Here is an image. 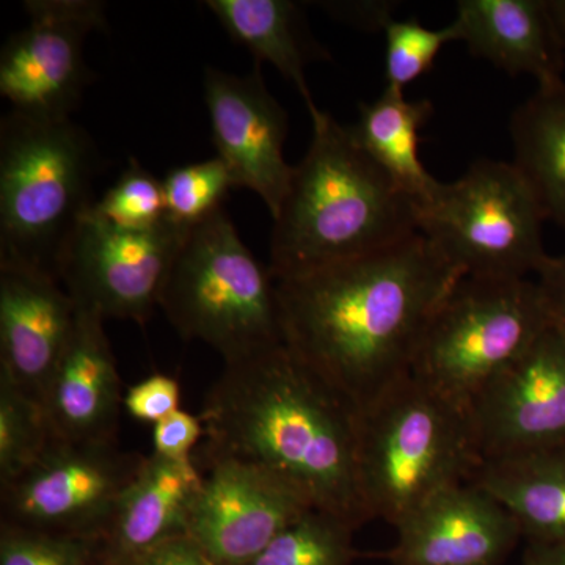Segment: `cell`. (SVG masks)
Instances as JSON below:
<instances>
[{
	"label": "cell",
	"mask_w": 565,
	"mask_h": 565,
	"mask_svg": "<svg viewBox=\"0 0 565 565\" xmlns=\"http://www.w3.org/2000/svg\"><path fill=\"white\" fill-rule=\"evenodd\" d=\"M523 565H565L563 546L530 544Z\"/></svg>",
	"instance_id": "e575fe53"
},
{
	"label": "cell",
	"mask_w": 565,
	"mask_h": 565,
	"mask_svg": "<svg viewBox=\"0 0 565 565\" xmlns=\"http://www.w3.org/2000/svg\"><path fill=\"white\" fill-rule=\"evenodd\" d=\"M539 289L544 297L550 318L557 329L565 332V253L548 256L537 273Z\"/></svg>",
	"instance_id": "836d02e7"
},
{
	"label": "cell",
	"mask_w": 565,
	"mask_h": 565,
	"mask_svg": "<svg viewBox=\"0 0 565 565\" xmlns=\"http://www.w3.org/2000/svg\"><path fill=\"white\" fill-rule=\"evenodd\" d=\"M548 7L565 47V0H548Z\"/></svg>",
	"instance_id": "d590c367"
},
{
	"label": "cell",
	"mask_w": 565,
	"mask_h": 565,
	"mask_svg": "<svg viewBox=\"0 0 565 565\" xmlns=\"http://www.w3.org/2000/svg\"><path fill=\"white\" fill-rule=\"evenodd\" d=\"M121 565H218L189 535L172 539Z\"/></svg>",
	"instance_id": "d6a6232c"
},
{
	"label": "cell",
	"mask_w": 565,
	"mask_h": 565,
	"mask_svg": "<svg viewBox=\"0 0 565 565\" xmlns=\"http://www.w3.org/2000/svg\"><path fill=\"white\" fill-rule=\"evenodd\" d=\"M203 475L195 460L147 456L122 493L99 545L106 565H121L172 539L188 535Z\"/></svg>",
	"instance_id": "ac0fdd59"
},
{
	"label": "cell",
	"mask_w": 565,
	"mask_h": 565,
	"mask_svg": "<svg viewBox=\"0 0 565 565\" xmlns=\"http://www.w3.org/2000/svg\"><path fill=\"white\" fill-rule=\"evenodd\" d=\"M392 2H322L321 7L330 17L348 22L364 31H384L393 20Z\"/></svg>",
	"instance_id": "1f68e13d"
},
{
	"label": "cell",
	"mask_w": 565,
	"mask_h": 565,
	"mask_svg": "<svg viewBox=\"0 0 565 565\" xmlns=\"http://www.w3.org/2000/svg\"><path fill=\"white\" fill-rule=\"evenodd\" d=\"M162 188L167 217L182 228H192L223 210V200L234 184L225 162L215 156L169 170Z\"/></svg>",
	"instance_id": "484cf974"
},
{
	"label": "cell",
	"mask_w": 565,
	"mask_h": 565,
	"mask_svg": "<svg viewBox=\"0 0 565 565\" xmlns=\"http://www.w3.org/2000/svg\"><path fill=\"white\" fill-rule=\"evenodd\" d=\"M544 210L512 162L479 159L418 207V232L473 278H527L548 255Z\"/></svg>",
	"instance_id": "ba28073f"
},
{
	"label": "cell",
	"mask_w": 565,
	"mask_h": 565,
	"mask_svg": "<svg viewBox=\"0 0 565 565\" xmlns=\"http://www.w3.org/2000/svg\"><path fill=\"white\" fill-rule=\"evenodd\" d=\"M470 414L414 375L360 414V482L373 519L396 527L434 494L473 481Z\"/></svg>",
	"instance_id": "5b68a950"
},
{
	"label": "cell",
	"mask_w": 565,
	"mask_h": 565,
	"mask_svg": "<svg viewBox=\"0 0 565 565\" xmlns=\"http://www.w3.org/2000/svg\"><path fill=\"white\" fill-rule=\"evenodd\" d=\"M207 10L237 44L252 52L256 65L270 63L300 93L311 121L323 110L313 102L305 68L330 61L311 35L300 3L292 0H207Z\"/></svg>",
	"instance_id": "ffe728a7"
},
{
	"label": "cell",
	"mask_w": 565,
	"mask_h": 565,
	"mask_svg": "<svg viewBox=\"0 0 565 565\" xmlns=\"http://www.w3.org/2000/svg\"><path fill=\"white\" fill-rule=\"evenodd\" d=\"M514 166L537 196L546 221L565 232V81L537 87L509 122Z\"/></svg>",
	"instance_id": "603a6c76"
},
{
	"label": "cell",
	"mask_w": 565,
	"mask_h": 565,
	"mask_svg": "<svg viewBox=\"0 0 565 565\" xmlns=\"http://www.w3.org/2000/svg\"><path fill=\"white\" fill-rule=\"evenodd\" d=\"M353 531L344 520L311 509L248 565H351L356 556Z\"/></svg>",
	"instance_id": "cb8c5ba5"
},
{
	"label": "cell",
	"mask_w": 565,
	"mask_h": 565,
	"mask_svg": "<svg viewBox=\"0 0 565 565\" xmlns=\"http://www.w3.org/2000/svg\"><path fill=\"white\" fill-rule=\"evenodd\" d=\"M433 114L429 99L411 102L404 92L385 87L373 103L360 104L359 120L351 126L360 148L418 207L430 202L441 184L419 158V131Z\"/></svg>",
	"instance_id": "7402d4cb"
},
{
	"label": "cell",
	"mask_w": 565,
	"mask_h": 565,
	"mask_svg": "<svg viewBox=\"0 0 565 565\" xmlns=\"http://www.w3.org/2000/svg\"><path fill=\"white\" fill-rule=\"evenodd\" d=\"M29 25L6 41L0 54V95L11 110L41 120H65L79 107L93 73L84 44L107 31L98 0H28Z\"/></svg>",
	"instance_id": "8fae6325"
},
{
	"label": "cell",
	"mask_w": 565,
	"mask_h": 565,
	"mask_svg": "<svg viewBox=\"0 0 565 565\" xmlns=\"http://www.w3.org/2000/svg\"><path fill=\"white\" fill-rule=\"evenodd\" d=\"M386 87L404 92L429 73L446 44L457 39L452 24L429 29L418 20H393L385 25Z\"/></svg>",
	"instance_id": "4316f807"
},
{
	"label": "cell",
	"mask_w": 565,
	"mask_h": 565,
	"mask_svg": "<svg viewBox=\"0 0 565 565\" xmlns=\"http://www.w3.org/2000/svg\"><path fill=\"white\" fill-rule=\"evenodd\" d=\"M465 274L423 233L275 280L282 344L356 411L412 374L430 319Z\"/></svg>",
	"instance_id": "6da1fadb"
},
{
	"label": "cell",
	"mask_w": 565,
	"mask_h": 565,
	"mask_svg": "<svg viewBox=\"0 0 565 565\" xmlns=\"http://www.w3.org/2000/svg\"><path fill=\"white\" fill-rule=\"evenodd\" d=\"M471 482L511 512L530 544L565 548V446L484 460Z\"/></svg>",
	"instance_id": "44dd1931"
},
{
	"label": "cell",
	"mask_w": 565,
	"mask_h": 565,
	"mask_svg": "<svg viewBox=\"0 0 565 565\" xmlns=\"http://www.w3.org/2000/svg\"><path fill=\"white\" fill-rule=\"evenodd\" d=\"M553 326L530 278L465 277L435 311L412 375L452 403H471Z\"/></svg>",
	"instance_id": "52a82bcc"
},
{
	"label": "cell",
	"mask_w": 565,
	"mask_h": 565,
	"mask_svg": "<svg viewBox=\"0 0 565 565\" xmlns=\"http://www.w3.org/2000/svg\"><path fill=\"white\" fill-rule=\"evenodd\" d=\"M166 217L150 230H122L82 215L63 247L58 280L82 310L145 326L185 233Z\"/></svg>",
	"instance_id": "30bf717a"
},
{
	"label": "cell",
	"mask_w": 565,
	"mask_h": 565,
	"mask_svg": "<svg viewBox=\"0 0 565 565\" xmlns=\"http://www.w3.org/2000/svg\"><path fill=\"white\" fill-rule=\"evenodd\" d=\"M51 438L39 401L0 375V487L20 476Z\"/></svg>",
	"instance_id": "d4e9b609"
},
{
	"label": "cell",
	"mask_w": 565,
	"mask_h": 565,
	"mask_svg": "<svg viewBox=\"0 0 565 565\" xmlns=\"http://www.w3.org/2000/svg\"><path fill=\"white\" fill-rule=\"evenodd\" d=\"M200 419L204 455L267 468L355 530L373 520L360 482V412L285 344L225 363Z\"/></svg>",
	"instance_id": "7a4b0ae2"
},
{
	"label": "cell",
	"mask_w": 565,
	"mask_h": 565,
	"mask_svg": "<svg viewBox=\"0 0 565 565\" xmlns=\"http://www.w3.org/2000/svg\"><path fill=\"white\" fill-rule=\"evenodd\" d=\"M76 318L77 305L61 281L0 266V375L43 404Z\"/></svg>",
	"instance_id": "2e32d148"
},
{
	"label": "cell",
	"mask_w": 565,
	"mask_h": 565,
	"mask_svg": "<svg viewBox=\"0 0 565 565\" xmlns=\"http://www.w3.org/2000/svg\"><path fill=\"white\" fill-rule=\"evenodd\" d=\"M203 84L212 143L234 188L262 196L274 218L294 173L285 159L288 114L267 90L259 65L245 77L207 66Z\"/></svg>",
	"instance_id": "5bb4252c"
},
{
	"label": "cell",
	"mask_w": 565,
	"mask_h": 565,
	"mask_svg": "<svg viewBox=\"0 0 565 565\" xmlns=\"http://www.w3.org/2000/svg\"><path fill=\"white\" fill-rule=\"evenodd\" d=\"M145 459L117 441L52 437L20 476L0 487V526L99 541Z\"/></svg>",
	"instance_id": "9c48e42d"
},
{
	"label": "cell",
	"mask_w": 565,
	"mask_h": 565,
	"mask_svg": "<svg viewBox=\"0 0 565 565\" xmlns=\"http://www.w3.org/2000/svg\"><path fill=\"white\" fill-rule=\"evenodd\" d=\"M396 531L393 565H500L522 537L511 512L473 482L434 494Z\"/></svg>",
	"instance_id": "9a60e30c"
},
{
	"label": "cell",
	"mask_w": 565,
	"mask_h": 565,
	"mask_svg": "<svg viewBox=\"0 0 565 565\" xmlns=\"http://www.w3.org/2000/svg\"><path fill=\"white\" fill-rule=\"evenodd\" d=\"M159 308L184 340L203 341L225 363L282 344L273 274L223 210L185 233Z\"/></svg>",
	"instance_id": "8992f818"
},
{
	"label": "cell",
	"mask_w": 565,
	"mask_h": 565,
	"mask_svg": "<svg viewBox=\"0 0 565 565\" xmlns=\"http://www.w3.org/2000/svg\"><path fill=\"white\" fill-rule=\"evenodd\" d=\"M0 565H106L98 539L0 526Z\"/></svg>",
	"instance_id": "f1b7e54d"
},
{
	"label": "cell",
	"mask_w": 565,
	"mask_h": 565,
	"mask_svg": "<svg viewBox=\"0 0 565 565\" xmlns=\"http://www.w3.org/2000/svg\"><path fill=\"white\" fill-rule=\"evenodd\" d=\"M204 434L200 416L189 412L177 411L167 416L152 429V448L154 455L167 459H191L192 449Z\"/></svg>",
	"instance_id": "4dcf8cb0"
},
{
	"label": "cell",
	"mask_w": 565,
	"mask_h": 565,
	"mask_svg": "<svg viewBox=\"0 0 565 565\" xmlns=\"http://www.w3.org/2000/svg\"><path fill=\"white\" fill-rule=\"evenodd\" d=\"M476 57L539 87L564 81L565 47L548 0H460L451 22Z\"/></svg>",
	"instance_id": "d6986e66"
},
{
	"label": "cell",
	"mask_w": 565,
	"mask_h": 565,
	"mask_svg": "<svg viewBox=\"0 0 565 565\" xmlns=\"http://www.w3.org/2000/svg\"><path fill=\"white\" fill-rule=\"evenodd\" d=\"M102 221L122 230H150L166 221V196L159 181L136 158L109 191L92 206Z\"/></svg>",
	"instance_id": "83f0119b"
},
{
	"label": "cell",
	"mask_w": 565,
	"mask_h": 565,
	"mask_svg": "<svg viewBox=\"0 0 565 565\" xmlns=\"http://www.w3.org/2000/svg\"><path fill=\"white\" fill-rule=\"evenodd\" d=\"M125 396L104 319L77 307L76 326L43 399L52 437L117 441Z\"/></svg>",
	"instance_id": "e0dca14e"
},
{
	"label": "cell",
	"mask_w": 565,
	"mask_h": 565,
	"mask_svg": "<svg viewBox=\"0 0 565 565\" xmlns=\"http://www.w3.org/2000/svg\"><path fill=\"white\" fill-rule=\"evenodd\" d=\"M189 537L218 565H248L294 522L316 509L291 482L267 468L228 456L204 455Z\"/></svg>",
	"instance_id": "7c38bea8"
},
{
	"label": "cell",
	"mask_w": 565,
	"mask_h": 565,
	"mask_svg": "<svg viewBox=\"0 0 565 565\" xmlns=\"http://www.w3.org/2000/svg\"><path fill=\"white\" fill-rule=\"evenodd\" d=\"M181 388L166 374H154L131 386L126 393V412L139 422L158 424L180 411Z\"/></svg>",
	"instance_id": "f546056e"
},
{
	"label": "cell",
	"mask_w": 565,
	"mask_h": 565,
	"mask_svg": "<svg viewBox=\"0 0 565 565\" xmlns=\"http://www.w3.org/2000/svg\"><path fill=\"white\" fill-rule=\"evenodd\" d=\"M273 218L274 280L370 255L418 233V206L327 111Z\"/></svg>",
	"instance_id": "3957f363"
},
{
	"label": "cell",
	"mask_w": 565,
	"mask_h": 565,
	"mask_svg": "<svg viewBox=\"0 0 565 565\" xmlns=\"http://www.w3.org/2000/svg\"><path fill=\"white\" fill-rule=\"evenodd\" d=\"M482 459L565 446V332L555 323L475 397Z\"/></svg>",
	"instance_id": "4fadbf2b"
},
{
	"label": "cell",
	"mask_w": 565,
	"mask_h": 565,
	"mask_svg": "<svg viewBox=\"0 0 565 565\" xmlns=\"http://www.w3.org/2000/svg\"><path fill=\"white\" fill-rule=\"evenodd\" d=\"M99 162L95 141L71 118L41 120L13 110L2 118L0 266L58 280L63 247L95 204Z\"/></svg>",
	"instance_id": "277c9868"
}]
</instances>
